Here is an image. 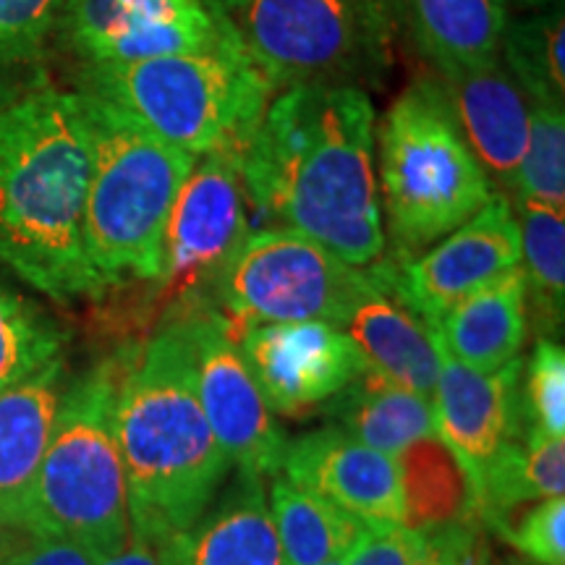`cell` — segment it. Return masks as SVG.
Instances as JSON below:
<instances>
[{"instance_id": "1", "label": "cell", "mask_w": 565, "mask_h": 565, "mask_svg": "<svg viewBox=\"0 0 565 565\" xmlns=\"http://www.w3.org/2000/svg\"><path fill=\"white\" fill-rule=\"evenodd\" d=\"M246 200L353 267L385 257L374 108L359 87H288L242 150Z\"/></svg>"}, {"instance_id": "2", "label": "cell", "mask_w": 565, "mask_h": 565, "mask_svg": "<svg viewBox=\"0 0 565 565\" xmlns=\"http://www.w3.org/2000/svg\"><path fill=\"white\" fill-rule=\"evenodd\" d=\"M89 171L82 92L42 84L0 103V265L61 303L108 291L84 246Z\"/></svg>"}, {"instance_id": "3", "label": "cell", "mask_w": 565, "mask_h": 565, "mask_svg": "<svg viewBox=\"0 0 565 565\" xmlns=\"http://www.w3.org/2000/svg\"><path fill=\"white\" fill-rule=\"evenodd\" d=\"M116 437L131 534L158 547L207 511L231 469L196 395L186 317H173L150 341L126 349Z\"/></svg>"}, {"instance_id": "4", "label": "cell", "mask_w": 565, "mask_h": 565, "mask_svg": "<svg viewBox=\"0 0 565 565\" xmlns=\"http://www.w3.org/2000/svg\"><path fill=\"white\" fill-rule=\"evenodd\" d=\"M82 97L92 131L84 210L89 263L105 288L134 280L158 282L168 217L196 158L154 137L118 105L89 92Z\"/></svg>"}, {"instance_id": "5", "label": "cell", "mask_w": 565, "mask_h": 565, "mask_svg": "<svg viewBox=\"0 0 565 565\" xmlns=\"http://www.w3.org/2000/svg\"><path fill=\"white\" fill-rule=\"evenodd\" d=\"M124 359L126 351L105 359L63 391L21 513V534L79 542L103 557L129 542V492L116 437Z\"/></svg>"}, {"instance_id": "6", "label": "cell", "mask_w": 565, "mask_h": 565, "mask_svg": "<svg viewBox=\"0 0 565 565\" xmlns=\"http://www.w3.org/2000/svg\"><path fill=\"white\" fill-rule=\"evenodd\" d=\"M377 194L395 263L454 233L498 192L450 118L433 76L395 97L374 124Z\"/></svg>"}, {"instance_id": "7", "label": "cell", "mask_w": 565, "mask_h": 565, "mask_svg": "<svg viewBox=\"0 0 565 565\" xmlns=\"http://www.w3.org/2000/svg\"><path fill=\"white\" fill-rule=\"evenodd\" d=\"M82 92L118 105L192 158L242 150L275 95L233 38L212 51L87 66Z\"/></svg>"}, {"instance_id": "8", "label": "cell", "mask_w": 565, "mask_h": 565, "mask_svg": "<svg viewBox=\"0 0 565 565\" xmlns=\"http://www.w3.org/2000/svg\"><path fill=\"white\" fill-rule=\"evenodd\" d=\"M217 19L273 92L377 84L401 26L398 0H238Z\"/></svg>"}, {"instance_id": "9", "label": "cell", "mask_w": 565, "mask_h": 565, "mask_svg": "<svg viewBox=\"0 0 565 565\" xmlns=\"http://www.w3.org/2000/svg\"><path fill=\"white\" fill-rule=\"evenodd\" d=\"M380 286L377 263L353 267L309 236L270 228L249 233L215 288L231 333L252 322L341 324Z\"/></svg>"}, {"instance_id": "10", "label": "cell", "mask_w": 565, "mask_h": 565, "mask_svg": "<svg viewBox=\"0 0 565 565\" xmlns=\"http://www.w3.org/2000/svg\"><path fill=\"white\" fill-rule=\"evenodd\" d=\"M246 204L238 147L194 160L168 217L166 263L158 278L160 301L179 307V317L212 309L207 294H215L225 267L249 236Z\"/></svg>"}, {"instance_id": "11", "label": "cell", "mask_w": 565, "mask_h": 565, "mask_svg": "<svg viewBox=\"0 0 565 565\" xmlns=\"http://www.w3.org/2000/svg\"><path fill=\"white\" fill-rule=\"evenodd\" d=\"M192 328L194 380L202 412L238 477L267 479L282 469L288 440L265 404L217 309L183 315Z\"/></svg>"}, {"instance_id": "12", "label": "cell", "mask_w": 565, "mask_h": 565, "mask_svg": "<svg viewBox=\"0 0 565 565\" xmlns=\"http://www.w3.org/2000/svg\"><path fill=\"white\" fill-rule=\"evenodd\" d=\"M231 335L270 412L291 419L322 408L366 370L356 343L333 322H252Z\"/></svg>"}, {"instance_id": "13", "label": "cell", "mask_w": 565, "mask_h": 565, "mask_svg": "<svg viewBox=\"0 0 565 565\" xmlns=\"http://www.w3.org/2000/svg\"><path fill=\"white\" fill-rule=\"evenodd\" d=\"M391 265V288L424 324L521 265V233L511 196L494 192L477 215L408 263Z\"/></svg>"}, {"instance_id": "14", "label": "cell", "mask_w": 565, "mask_h": 565, "mask_svg": "<svg viewBox=\"0 0 565 565\" xmlns=\"http://www.w3.org/2000/svg\"><path fill=\"white\" fill-rule=\"evenodd\" d=\"M63 13L87 66L212 51L231 40L204 0H68Z\"/></svg>"}, {"instance_id": "15", "label": "cell", "mask_w": 565, "mask_h": 565, "mask_svg": "<svg viewBox=\"0 0 565 565\" xmlns=\"http://www.w3.org/2000/svg\"><path fill=\"white\" fill-rule=\"evenodd\" d=\"M282 471L294 484L328 500L364 529L404 526L395 458L359 443L338 424L288 443Z\"/></svg>"}, {"instance_id": "16", "label": "cell", "mask_w": 565, "mask_h": 565, "mask_svg": "<svg viewBox=\"0 0 565 565\" xmlns=\"http://www.w3.org/2000/svg\"><path fill=\"white\" fill-rule=\"evenodd\" d=\"M435 345L440 353V374L433 393L437 437L458 456L477 492L494 454L524 429L521 419L524 359L515 356L494 372H477L450 356L437 343V338Z\"/></svg>"}, {"instance_id": "17", "label": "cell", "mask_w": 565, "mask_h": 565, "mask_svg": "<svg viewBox=\"0 0 565 565\" xmlns=\"http://www.w3.org/2000/svg\"><path fill=\"white\" fill-rule=\"evenodd\" d=\"M450 118L494 189L513 192L529 141V103L500 61L433 74Z\"/></svg>"}, {"instance_id": "18", "label": "cell", "mask_w": 565, "mask_h": 565, "mask_svg": "<svg viewBox=\"0 0 565 565\" xmlns=\"http://www.w3.org/2000/svg\"><path fill=\"white\" fill-rule=\"evenodd\" d=\"M380 286L356 303L343 330L364 356L366 370L393 385L433 398L440 353L429 328L391 288V265L377 259Z\"/></svg>"}, {"instance_id": "19", "label": "cell", "mask_w": 565, "mask_h": 565, "mask_svg": "<svg viewBox=\"0 0 565 565\" xmlns=\"http://www.w3.org/2000/svg\"><path fill=\"white\" fill-rule=\"evenodd\" d=\"M66 385V359L58 356L0 393V524L13 532H19Z\"/></svg>"}, {"instance_id": "20", "label": "cell", "mask_w": 565, "mask_h": 565, "mask_svg": "<svg viewBox=\"0 0 565 565\" xmlns=\"http://www.w3.org/2000/svg\"><path fill=\"white\" fill-rule=\"evenodd\" d=\"M160 565H286L263 479L238 477L223 503L154 547Z\"/></svg>"}, {"instance_id": "21", "label": "cell", "mask_w": 565, "mask_h": 565, "mask_svg": "<svg viewBox=\"0 0 565 565\" xmlns=\"http://www.w3.org/2000/svg\"><path fill=\"white\" fill-rule=\"evenodd\" d=\"M450 356L477 372L513 362L529 333L526 280L521 265L463 296L435 324H427Z\"/></svg>"}, {"instance_id": "22", "label": "cell", "mask_w": 565, "mask_h": 565, "mask_svg": "<svg viewBox=\"0 0 565 565\" xmlns=\"http://www.w3.org/2000/svg\"><path fill=\"white\" fill-rule=\"evenodd\" d=\"M398 19L435 74L500 61L508 24L503 0H398Z\"/></svg>"}, {"instance_id": "23", "label": "cell", "mask_w": 565, "mask_h": 565, "mask_svg": "<svg viewBox=\"0 0 565 565\" xmlns=\"http://www.w3.org/2000/svg\"><path fill=\"white\" fill-rule=\"evenodd\" d=\"M322 412L359 443L393 458L422 437L437 435L433 398L393 385L372 370L335 393Z\"/></svg>"}, {"instance_id": "24", "label": "cell", "mask_w": 565, "mask_h": 565, "mask_svg": "<svg viewBox=\"0 0 565 565\" xmlns=\"http://www.w3.org/2000/svg\"><path fill=\"white\" fill-rule=\"evenodd\" d=\"M404 500V526L427 534L443 526L479 524L477 492L463 463L437 435L395 456Z\"/></svg>"}, {"instance_id": "25", "label": "cell", "mask_w": 565, "mask_h": 565, "mask_svg": "<svg viewBox=\"0 0 565 565\" xmlns=\"http://www.w3.org/2000/svg\"><path fill=\"white\" fill-rule=\"evenodd\" d=\"M565 492V440L521 429L484 469L477 490L479 524L487 529L519 508Z\"/></svg>"}, {"instance_id": "26", "label": "cell", "mask_w": 565, "mask_h": 565, "mask_svg": "<svg viewBox=\"0 0 565 565\" xmlns=\"http://www.w3.org/2000/svg\"><path fill=\"white\" fill-rule=\"evenodd\" d=\"M267 511H270L286 565H324L341 561L364 529L328 500L317 498L286 477L273 479Z\"/></svg>"}, {"instance_id": "27", "label": "cell", "mask_w": 565, "mask_h": 565, "mask_svg": "<svg viewBox=\"0 0 565 565\" xmlns=\"http://www.w3.org/2000/svg\"><path fill=\"white\" fill-rule=\"evenodd\" d=\"M511 204L521 233L529 322L540 338L561 335L565 317V207L536 202Z\"/></svg>"}, {"instance_id": "28", "label": "cell", "mask_w": 565, "mask_h": 565, "mask_svg": "<svg viewBox=\"0 0 565 565\" xmlns=\"http://www.w3.org/2000/svg\"><path fill=\"white\" fill-rule=\"evenodd\" d=\"M565 19L561 3L534 11L532 17H508L500 40L503 63L515 87L524 92L529 105L565 108V63H563Z\"/></svg>"}, {"instance_id": "29", "label": "cell", "mask_w": 565, "mask_h": 565, "mask_svg": "<svg viewBox=\"0 0 565 565\" xmlns=\"http://www.w3.org/2000/svg\"><path fill=\"white\" fill-rule=\"evenodd\" d=\"M66 333L38 303L0 286V393L63 356Z\"/></svg>"}, {"instance_id": "30", "label": "cell", "mask_w": 565, "mask_h": 565, "mask_svg": "<svg viewBox=\"0 0 565 565\" xmlns=\"http://www.w3.org/2000/svg\"><path fill=\"white\" fill-rule=\"evenodd\" d=\"M511 194L515 202L565 207V108L529 105V141Z\"/></svg>"}, {"instance_id": "31", "label": "cell", "mask_w": 565, "mask_h": 565, "mask_svg": "<svg viewBox=\"0 0 565 565\" xmlns=\"http://www.w3.org/2000/svg\"><path fill=\"white\" fill-rule=\"evenodd\" d=\"M526 372H521V419L526 429L565 437V351L553 338H540Z\"/></svg>"}, {"instance_id": "32", "label": "cell", "mask_w": 565, "mask_h": 565, "mask_svg": "<svg viewBox=\"0 0 565 565\" xmlns=\"http://www.w3.org/2000/svg\"><path fill=\"white\" fill-rule=\"evenodd\" d=\"M529 565H565V498L534 500L490 526Z\"/></svg>"}, {"instance_id": "33", "label": "cell", "mask_w": 565, "mask_h": 565, "mask_svg": "<svg viewBox=\"0 0 565 565\" xmlns=\"http://www.w3.org/2000/svg\"><path fill=\"white\" fill-rule=\"evenodd\" d=\"M68 0H0V63L32 55Z\"/></svg>"}, {"instance_id": "34", "label": "cell", "mask_w": 565, "mask_h": 565, "mask_svg": "<svg viewBox=\"0 0 565 565\" xmlns=\"http://www.w3.org/2000/svg\"><path fill=\"white\" fill-rule=\"evenodd\" d=\"M490 561L479 524L443 526L422 534V545L408 565H484Z\"/></svg>"}, {"instance_id": "35", "label": "cell", "mask_w": 565, "mask_h": 565, "mask_svg": "<svg viewBox=\"0 0 565 565\" xmlns=\"http://www.w3.org/2000/svg\"><path fill=\"white\" fill-rule=\"evenodd\" d=\"M422 545V534L408 526L362 529L343 565H408Z\"/></svg>"}, {"instance_id": "36", "label": "cell", "mask_w": 565, "mask_h": 565, "mask_svg": "<svg viewBox=\"0 0 565 565\" xmlns=\"http://www.w3.org/2000/svg\"><path fill=\"white\" fill-rule=\"evenodd\" d=\"M100 553L87 545L58 536H30L26 545L11 547L0 557V565H97Z\"/></svg>"}, {"instance_id": "37", "label": "cell", "mask_w": 565, "mask_h": 565, "mask_svg": "<svg viewBox=\"0 0 565 565\" xmlns=\"http://www.w3.org/2000/svg\"><path fill=\"white\" fill-rule=\"evenodd\" d=\"M97 565H160V561L150 542L139 540L137 534H131L129 542H126L118 553L105 555Z\"/></svg>"}, {"instance_id": "38", "label": "cell", "mask_w": 565, "mask_h": 565, "mask_svg": "<svg viewBox=\"0 0 565 565\" xmlns=\"http://www.w3.org/2000/svg\"><path fill=\"white\" fill-rule=\"evenodd\" d=\"M508 9H521V11H540V9H547V6H555L561 3V0H503Z\"/></svg>"}, {"instance_id": "39", "label": "cell", "mask_w": 565, "mask_h": 565, "mask_svg": "<svg viewBox=\"0 0 565 565\" xmlns=\"http://www.w3.org/2000/svg\"><path fill=\"white\" fill-rule=\"evenodd\" d=\"M13 534H17L13 529H6L3 524H0V557L9 553L11 547H17V545H13Z\"/></svg>"}, {"instance_id": "40", "label": "cell", "mask_w": 565, "mask_h": 565, "mask_svg": "<svg viewBox=\"0 0 565 565\" xmlns=\"http://www.w3.org/2000/svg\"><path fill=\"white\" fill-rule=\"evenodd\" d=\"M204 3L210 6L212 11H215V17H221V13H225L231 9V6H236L238 0H204Z\"/></svg>"}, {"instance_id": "41", "label": "cell", "mask_w": 565, "mask_h": 565, "mask_svg": "<svg viewBox=\"0 0 565 565\" xmlns=\"http://www.w3.org/2000/svg\"><path fill=\"white\" fill-rule=\"evenodd\" d=\"M505 565H529V563L521 561V557H515V561H505Z\"/></svg>"}, {"instance_id": "42", "label": "cell", "mask_w": 565, "mask_h": 565, "mask_svg": "<svg viewBox=\"0 0 565 565\" xmlns=\"http://www.w3.org/2000/svg\"><path fill=\"white\" fill-rule=\"evenodd\" d=\"M324 565H343V557H341V561H333V563H324Z\"/></svg>"}, {"instance_id": "43", "label": "cell", "mask_w": 565, "mask_h": 565, "mask_svg": "<svg viewBox=\"0 0 565 565\" xmlns=\"http://www.w3.org/2000/svg\"><path fill=\"white\" fill-rule=\"evenodd\" d=\"M484 565H492V561H487V563H484Z\"/></svg>"}]
</instances>
